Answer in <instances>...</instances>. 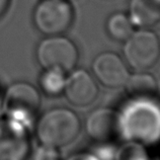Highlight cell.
<instances>
[{
	"label": "cell",
	"instance_id": "obj_1",
	"mask_svg": "<svg viewBox=\"0 0 160 160\" xmlns=\"http://www.w3.org/2000/svg\"><path fill=\"white\" fill-rule=\"evenodd\" d=\"M79 118L68 108H53L38 121L36 135L43 146L60 148L75 140L80 132Z\"/></svg>",
	"mask_w": 160,
	"mask_h": 160
},
{
	"label": "cell",
	"instance_id": "obj_2",
	"mask_svg": "<svg viewBox=\"0 0 160 160\" xmlns=\"http://www.w3.org/2000/svg\"><path fill=\"white\" fill-rule=\"evenodd\" d=\"M41 106L40 93L37 88L24 81H18L7 88L3 94V108L6 117L29 126Z\"/></svg>",
	"mask_w": 160,
	"mask_h": 160
},
{
	"label": "cell",
	"instance_id": "obj_3",
	"mask_svg": "<svg viewBox=\"0 0 160 160\" xmlns=\"http://www.w3.org/2000/svg\"><path fill=\"white\" fill-rule=\"evenodd\" d=\"M32 19L42 33L61 36L73 22V7L68 0H41L33 10Z\"/></svg>",
	"mask_w": 160,
	"mask_h": 160
},
{
	"label": "cell",
	"instance_id": "obj_4",
	"mask_svg": "<svg viewBox=\"0 0 160 160\" xmlns=\"http://www.w3.org/2000/svg\"><path fill=\"white\" fill-rule=\"evenodd\" d=\"M125 42L124 56L133 69L143 72L157 64L160 59V40L156 33L141 28Z\"/></svg>",
	"mask_w": 160,
	"mask_h": 160
},
{
	"label": "cell",
	"instance_id": "obj_5",
	"mask_svg": "<svg viewBox=\"0 0 160 160\" xmlns=\"http://www.w3.org/2000/svg\"><path fill=\"white\" fill-rule=\"evenodd\" d=\"M37 59L44 69L72 70L78 61V50L73 42L62 36L46 38L37 48Z\"/></svg>",
	"mask_w": 160,
	"mask_h": 160
},
{
	"label": "cell",
	"instance_id": "obj_6",
	"mask_svg": "<svg viewBox=\"0 0 160 160\" xmlns=\"http://www.w3.org/2000/svg\"><path fill=\"white\" fill-rule=\"evenodd\" d=\"M32 142L28 126L9 117L0 119V160H28Z\"/></svg>",
	"mask_w": 160,
	"mask_h": 160
},
{
	"label": "cell",
	"instance_id": "obj_7",
	"mask_svg": "<svg viewBox=\"0 0 160 160\" xmlns=\"http://www.w3.org/2000/svg\"><path fill=\"white\" fill-rule=\"evenodd\" d=\"M92 70L95 77L109 88L123 86L130 76L125 62L112 52L98 55L92 63Z\"/></svg>",
	"mask_w": 160,
	"mask_h": 160
},
{
	"label": "cell",
	"instance_id": "obj_8",
	"mask_svg": "<svg viewBox=\"0 0 160 160\" xmlns=\"http://www.w3.org/2000/svg\"><path fill=\"white\" fill-rule=\"evenodd\" d=\"M86 132L91 139L108 142L118 138L121 131L120 117L112 109L98 108L93 111L86 120Z\"/></svg>",
	"mask_w": 160,
	"mask_h": 160
},
{
	"label": "cell",
	"instance_id": "obj_9",
	"mask_svg": "<svg viewBox=\"0 0 160 160\" xmlns=\"http://www.w3.org/2000/svg\"><path fill=\"white\" fill-rule=\"evenodd\" d=\"M64 92L66 98L74 106L87 107L98 98V88L89 73L77 70L66 78Z\"/></svg>",
	"mask_w": 160,
	"mask_h": 160
},
{
	"label": "cell",
	"instance_id": "obj_10",
	"mask_svg": "<svg viewBox=\"0 0 160 160\" xmlns=\"http://www.w3.org/2000/svg\"><path fill=\"white\" fill-rule=\"evenodd\" d=\"M129 18L141 28L155 26L160 22V0H131Z\"/></svg>",
	"mask_w": 160,
	"mask_h": 160
},
{
	"label": "cell",
	"instance_id": "obj_11",
	"mask_svg": "<svg viewBox=\"0 0 160 160\" xmlns=\"http://www.w3.org/2000/svg\"><path fill=\"white\" fill-rule=\"evenodd\" d=\"M124 85L126 93L135 100L151 99L157 92L156 80L147 73H137L129 76Z\"/></svg>",
	"mask_w": 160,
	"mask_h": 160
},
{
	"label": "cell",
	"instance_id": "obj_12",
	"mask_svg": "<svg viewBox=\"0 0 160 160\" xmlns=\"http://www.w3.org/2000/svg\"><path fill=\"white\" fill-rule=\"evenodd\" d=\"M134 24L128 15L125 13H113L107 22V31L113 40L125 42L135 32Z\"/></svg>",
	"mask_w": 160,
	"mask_h": 160
},
{
	"label": "cell",
	"instance_id": "obj_13",
	"mask_svg": "<svg viewBox=\"0 0 160 160\" xmlns=\"http://www.w3.org/2000/svg\"><path fill=\"white\" fill-rule=\"evenodd\" d=\"M65 72L59 69H45V72L40 77L41 88L46 94L55 96L64 91Z\"/></svg>",
	"mask_w": 160,
	"mask_h": 160
},
{
	"label": "cell",
	"instance_id": "obj_14",
	"mask_svg": "<svg viewBox=\"0 0 160 160\" xmlns=\"http://www.w3.org/2000/svg\"><path fill=\"white\" fill-rule=\"evenodd\" d=\"M32 160H57L55 148L42 145L41 148L38 149L33 154Z\"/></svg>",
	"mask_w": 160,
	"mask_h": 160
},
{
	"label": "cell",
	"instance_id": "obj_15",
	"mask_svg": "<svg viewBox=\"0 0 160 160\" xmlns=\"http://www.w3.org/2000/svg\"><path fill=\"white\" fill-rule=\"evenodd\" d=\"M10 0H0V18L5 13L9 6Z\"/></svg>",
	"mask_w": 160,
	"mask_h": 160
},
{
	"label": "cell",
	"instance_id": "obj_16",
	"mask_svg": "<svg viewBox=\"0 0 160 160\" xmlns=\"http://www.w3.org/2000/svg\"><path fill=\"white\" fill-rule=\"evenodd\" d=\"M2 108H3V94L1 92V89H0V112L2 111Z\"/></svg>",
	"mask_w": 160,
	"mask_h": 160
}]
</instances>
